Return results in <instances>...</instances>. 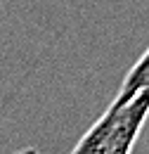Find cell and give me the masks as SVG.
<instances>
[{"label":"cell","instance_id":"6da1fadb","mask_svg":"<svg viewBox=\"0 0 149 154\" xmlns=\"http://www.w3.org/2000/svg\"><path fill=\"white\" fill-rule=\"evenodd\" d=\"M111 131L107 140V154H130L137 135L149 116V88L137 93L126 104H109Z\"/></svg>","mask_w":149,"mask_h":154},{"label":"cell","instance_id":"7a4b0ae2","mask_svg":"<svg viewBox=\"0 0 149 154\" xmlns=\"http://www.w3.org/2000/svg\"><path fill=\"white\" fill-rule=\"evenodd\" d=\"M147 88H149V48L144 50V55L132 64L130 71L126 74L121 88H118V95H116V100H114L111 104L121 107V104H126L128 100H132L137 93H142Z\"/></svg>","mask_w":149,"mask_h":154},{"label":"cell","instance_id":"3957f363","mask_svg":"<svg viewBox=\"0 0 149 154\" xmlns=\"http://www.w3.org/2000/svg\"><path fill=\"white\" fill-rule=\"evenodd\" d=\"M14 154H40V152L33 149V147H29V149H19V152H14Z\"/></svg>","mask_w":149,"mask_h":154},{"label":"cell","instance_id":"277c9868","mask_svg":"<svg viewBox=\"0 0 149 154\" xmlns=\"http://www.w3.org/2000/svg\"><path fill=\"white\" fill-rule=\"evenodd\" d=\"M5 14V7H2V0H0V17Z\"/></svg>","mask_w":149,"mask_h":154}]
</instances>
